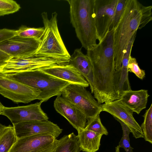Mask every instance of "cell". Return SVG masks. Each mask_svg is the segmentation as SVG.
<instances>
[{
  "mask_svg": "<svg viewBox=\"0 0 152 152\" xmlns=\"http://www.w3.org/2000/svg\"><path fill=\"white\" fill-rule=\"evenodd\" d=\"M114 30L109 31L101 42L87 50L86 55L90 59L93 68L94 97L100 104L119 99L114 86L115 71Z\"/></svg>",
  "mask_w": 152,
  "mask_h": 152,
  "instance_id": "obj_1",
  "label": "cell"
},
{
  "mask_svg": "<svg viewBox=\"0 0 152 152\" xmlns=\"http://www.w3.org/2000/svg\"><path fill=\"white\" fill-rule=\"evenodd\" d=\"M152 6H145L137 0H127L123 14L113 34L114 62L116 71L120 69L128 44L137 30L152 20Z\"/></svg>",
  "mask_w": 152,
  "mask_h": 152,
  "instance_id": "obj_2",
  "label": "cell"
},
{
  "mask_svg": "<svg viewBox=\"0 0 152 152\" xmlns=\"http://www.w3.org/2000/svg\"><path fill=\"white\" fill-rule=\"evenodd\" d=\"M67 1L70 7V22L82 46L88 50L99 40L95 22V0Z\"/></svg>",
  "mask_w": 152,
  "mask_h": 152,
  "instance_id": "obj_3",
  "label": "cell"
},
{
  "mask_svg": "<svg viewBox=\"0 0 152 152\" xmlns=\"http://www.w3.org/2000/svg\"><path fill=\"white\" fill-rule=\"evenodd\" d=\"M1 75L39 90L41 93L36 99L42 102L47 101L53 96H61L63 89L71 84L41 70Z\"/></svg>",
  "mask_w": 152,
  "mask_h": 152,
  "instance_id": "obj_4",
  "label": "cell"
},
{
  "mask_svg": "<svg viewBox=\"0 0 152 152\" xmlns=\"http://www.w3.org/2000/svg\"><path fill=\"white\" fill-rule=\"evenodd\" d=\"M69 58L41 54L11 58L0 68V74L8 75L42 70L53 66L68 64Z\"/></svg>",
  "mask_w": 152,
  "mask_h": 152,
  "instance_id": "obj_5",
  "label": "cell"
},
{
  "mask_svg": "<svg viewBox=\"0 0 152 152\" xmlns=\"http://www.w3.org/2000/svg\"><path fill=\"white\" fill-rule=\"evenodd\" d=\"M41 16L44 31L35 54L70 58V55L65 46L58 30L57 13H53L50 19H48L46 12H43Z\"/></svg>",
  "mask_w": 152,
  "mask_h": 152,
  "instance_id": "obj_6",
  "label": "cell"
},
{
  "mask_svg": "<svg viewBox=\"0 0 152 152\" xmlns=\"http://www.w3.org/2000/svg\"><path fill=\"white\" fill-rule=\"evenodd\" d=\"M62 96L79 109L88 120L102 111L99 103L91 93L81 86L70 84L62 90Z\"/></svg>",
  "mask_w": 152,
  "mask_h": 152,
  "instance_id": "obj_7",
  "label": "cell"
},
{
  "mask_svg": "<svg viewBox=\"0 0 152 152\" xmlns=\"http://www.w3.org/2000/svg\"><path fill=\"white\" fill-rule=\"evenodd\" d=\"M40 93L39 90L0 75V94L15 103H28Z\"/></svg>",
  "mask_w": 152,
  "mask_h": 152,
  "instance_id": "obj_8",
  "label": "cell"
},
{
  "mask_svg": "<svg viewBox=\"0 0 152 152\" xmlns=\"http://www.w3.org/2000/svg\"><path fill=\"white\" fill-rule=\"evenodd\" d=\"M117 2L118 0H95V22L99 42L114 29L113 24Z\"/></svg>",
  "mask_w": 152,
  "mask_h": 152,
  "instance_id": "obj_9",
  "label": "cell"
},
{
  "mask_svg": "<svg viewBox=\"0 0 152 152\" xmlns=\"http://www.w3.org/2000/svg\"><path fill=\"white\" fill-rule=\"evenodd\" d=\"M58 141L48 134L24 137L18 139L9 152H52Z\"/></svg>",
  "mask_w": 152,
  "mask_h": 152,
  "instance_id": "obj_10",
  "label": "cell"
},
{
  "mask_svg": "<svg viewBox=\"0 0 152 152\" xmlns=\"http://www.w3.org/2000/svg\"><path fill=\"white\" fill-rule=\"evenodd\" d=\"M42 102L40 101L26 106L4 107L0 114L6 116L13 124L25 121L48 120V117L41 107Z\"/></svg>",
  "mask_w": 152,
  "mask_h": 152,
  "instance_id": "obj_11",
  "label": "cell"
},
{
  "mask_svg": "<svg viewBox=\"0 0 152 152\" xmlns=\"http://www.w3.org/2000/svg\"><path fill=\"white\" fill-rule=\"evenodd\" d=\"M102 111L109 113L115 120L124 123L135 138H143L140 126L133 116V112L118 99L104 103L102 104Z\"/></svg>",
  "mask_w": 152,
  "mask_h": 152,
  "instance_id": "obj_12",
  "label": "cell"
},
{
  "mask_svg": "<svg viewBox=\"0 0 152 152\" xmlns=\"http://www.w3.org/2000/svg\"><path fill=\"white\" fill-rule=\"evenodd\" d=\"M13 125L18 139L43 134H50L56 138L63 131L57 124L48 120L23 122Z\"/></svg>",
  "mask_w": 152,
  "mask_h": 152,
  "instance_id": "obj_13",
  "label": "cell"
},
{
  "mask_svg": "<svg viewBox=\"0 0 152 152\" xmlns=\"http://www.w3.org/2000/svg\"><path fill=\"white\" fill-rule=\"evenodd\" d=\"M40 40L16 35L0 44V50L11 58L28 56L35 54Z\"/></svg>",
  "mask_w": 152,
  "mask_h": 152,
  "instance_id": "obj_14",
  "label": "cell"
},
{
  "mask_svg": "<svg viewBox=\"0 0 152 152\" xmlns=\"http://www.w3.org/2000/svg\"><path fill=\"white\" fill-rule=\"evenodd\" d=\"M54 107L56 112L64 117L77 132L85 129L86 117L74 104L61 96H58L54 101Z\"/></svg>",
  "mask_w": 152,
  "mask_h": 152,
  "instance_id": "obj_15",
  "label": "cell"
},
{
  "mask_svg": "<svg viewBox=\"0 0 152 152\" xmlns=\"http://www.w3.org/2000/svg\"><path fill=\"white\" fill-rule=\"evenodd\" d=\"M136 35L132 37L127 45L123 56L120 69L118 71H115L114 73V86L119 98L124 92L131 89L128 77V65Z\"/></svg>",
  "mask_w": 152,
  "mask_h": 152,
  "instance_id": "obj_16",
  "label": "cell"
},
{
  "mask_svg": "<svg viewBox=\"0 0 152 152\" xmlns=\"http://www.w3.org/2000/svg\"><path fill=\"white\" fill-rule=\"evenodd\" d=\"M41 70L71 83L78 85L85 88L89 86L88 83L78 70L70 64L56 66Z\"/></svg>",
  "mask_w": 152,
  "mask_h": 152,
  "instance_id": "obj_17",
  "label": "cell"
},
{
  "mask_svg": "<svg viewBox=\"0 0 152 152\" xmlns=\"http://www.w3.org/2000/svg\"><path fill=\"white\" fill-rule=\"evenodd\" d=\"M68 64L74 66L89 84L91 93L93 94L94 88L92 64L89 58L83 53L81 48L74 50L70 56Z\"/></svg>",
  "mask_w": 152,
  "mask_h": 152,
  "instance_id": "obj_18",
  "label": "cell"
},
{
  "mask_svg": "<svg viewBox=\"0 0 152 152\" xmlns=\"http://www.w3.org/2000/svg\"><path fill=\"white\" fill-rule=\"evenodd\" d=\"M149 96L147 90L131 89L124 92L118 99L133 112L139 114L146 108Z\"/></svg>",
  "mask_w": 152,
  "mask_h": 152,
  "instance_id": "obj_19",
  "label": "cell"
},
{
  "mask_svg": "<svg viewBox=\"0 0 152 152\" xmlns=\"http://www.w3.org/2000/svg\"><path fill=\"white\" fill-rule=\"evenodd\" d=\"M103 135L83 129L78 132V142L81 151L85 152H96L100 145Z\"/></svg>",
  "mask_w": 152,
  "mask_h": 152,
  "instance_id": "obj_20",
  "label": "cell"
},
{
  "mask_svg": "<svg viewBox=\"0 0 152 152\" xmlns=\"http://www.w3.org/2000/svg\"><path fill=\"white\" fill-rule=\"evenodd\" d=\"M80 151L77 135L72 132L64 135L58 140L52 152H80Z\"/></svg>",
  "mask_w": 152,
  "mask_h": 152,
  "instance_id": "obj_21",
  "label": "cell"
},
{
  "mask_svg": "<svg viewBox=\"0 0 152 152\" xmlns=\"http://www.w3.org/2000/svg\"><path fill=\"white\" fill-rule=\"evenodd\" d=\"M17 139L13 126H7L0 137V152H9Z\"/></svg>",
  "mask_w": 152,
  "mask_h": 152,
  "instance_id": "obj_22",
  "label": "cell"
},
{
  "mask_svg": "<svg viewBox=\"0 0 152 152\" xmlns=\"http://www.w3.org/2000/svg\"><path fill=\"white\" fill-rule=\"evenodd\" d=\"M144 121L140 126L145 141L152 144V104L143 116Z\"/></svg>",
  "mask_w": 152,
  "mask_h": 152,
  "instance_id": "obj_23",
  "label": "cell"
},
{
  "mask_svg": "<svg viewBox=\"0 0 152 152\" xmlns=\"http://www.w3.org/2000/svg\"><path fill=\"white\" fill-rule=\"evenodd\" d=\"M44 31V27L34 28L22 26L17 30V35L20 37L40 40Z\"/></svg>",
  "mask_w": 152,
  "mask_h": 152,
  "instance_id": "obj_24",
  "label": "cell"
},
{
  "mask_svg": "<svg viewBox=\"0 0 152 152\" xmlns=\"http://www.w3.org/2000/svg\"><path fill=\"white\" fill-rule=\"evenodd\" d=\"M85 129L86 130L92 131L97 134L108 135V132L101 122L99 114L87 120Z\"/></svg>",
  "mask_w": 152,
  "mask_h": 152,
  "instance_id": "obj_25",
  "label": "cell"
},
{
  "mask_svg": "<svg viewBox=\"0 0 152 152\" xmlns=\"http://www.w3.org/2000/svg\"><path fill=\"white\" fill-rule=\"evenodd\" d=\"M20 5L13 0H0V16L12 14L18 11Z\"/></svg>",
  "mask_w": 152,
  "mask_h": 152,
  "instance_id": "obj_26",
  "label": "cell"
},
{
  "mask_svg": "<svg viewBox=\"0 0 152 152\" xmlns=\"http://www.w3.org/2000/svg\"><path fill=\"white\" fill-rule=\"evenodd\" d=\"M120 124L123 131V135L119 142L118 145L120 148H123L126 152H133V148L130 144L129 135L130 133L128 126L123 122L118 119H116Z\"/></svg>",
  "mask_w": 152,
  "mask_h": 152,
  "instance_id": "obj_27",
  "label": "cell"
},
{
  "mask_svg": "<svg viewBox=\"0 0 152 152\" xmlns=\"http://www.w3.org/2000/svg\"><path fill=\"white\" fill-rule=\"evenodd\" d=\"M128 70V72L134 73L141 80L143 79L145 77V71L140 68L136 59L131 56L129 59Z\"/></svg>",
  "mask_w": 152,
  "mask_h": 152,
  "instance_id": "obj_28",
  "label": "cell"
},
{
  "mask_svg": "<svg viewBox=\"0 0 152 152\" xmlns=\"http://www.w3.org/2000/svg\"><path fill=\"white\" fill-rule=\"evenodd\" d=\"M127 0H118L113 24L114 29L117 26L124 11Z\"/></svg>",
  "mask_w": 152,
  "mask_h": 152,
  "instance_id": "obj_29",
  "label": "cell"
},
{
  "mask_svg": "<svg viewBox=\"0 0 152 152\" xmlns=\"http://www.w3.org/2000/svg\"><path fill=\"white\" fill-rule=\"evenodd\" d=\"M17 35V30L3 28L0 29V44Z\"/></svg>",
  "mask_w": 152,
  "mask_h": 152,
  "instance_id": "obj_30",
  "label": "cell"
},
{
  "mask_svg": "<svg viewBox=\"0 0 152 152\" xmlns=\"http://www.w3.org/2000/svg\"><path fill=\"white\" fill-rule=\"evenodd\" d=\"M10 58L9 55L0 50V68Z\"/></svg>",
  "mask_w": 152,
  "mask_h": 152,
  "instance_id": "obj_31",
  "label": "cell"
},
{
  "mask_svg": "<svg viewBox=\"0 0 152 152\" xmlns=\"http://www.w3.org/2000/svg\"><path fill=\"white\" fill-rule=\"evenodd\" d=\"M7 126L0 123V137L4 133Z\"/></svg>",
  "mask_w": 152,
  "mask_h": 152,
  "instance_id": "obj_32",
  "label": "cell"
},
{
  "mask_svg": "<svg viewBox=\"0 0 152 152\" xmlns=\"http://www.w3.org/2000/svg\"><path fill=\"white\" fill-rule=\"evenodd\" d=\"M120 148L118 145H117L115 148V152H120Z\"/></svg>",
  "mask_w": 152,
  "mask_h": 152,
  "instance_id": "obj_33",
  "label": "cell"
},
{
  "mask_svg": "<svg viewBox=\"0 0 152 152\" xmlns=\"http://www.w3.org/2000/svg\"><path fill=\"white\" fill-rule=\"evenodd\" d=\"M4 107L0 102V113Z\"/></svg>",
  "mask_w": 152,
  "mask_h": 152,
  "instance_id": "obj_34",
  "label": "cell"
}]
</instances>
